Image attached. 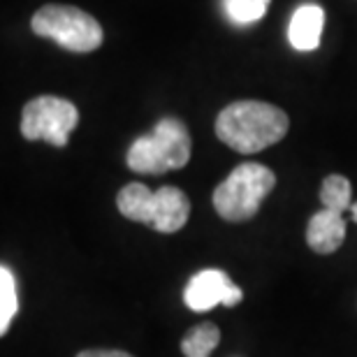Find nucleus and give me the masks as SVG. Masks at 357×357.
Here are the masks:
<instances>
[{
    "mask_svg": "<svg viewBox=\"0 0 357 357\" xmlns=\"http://www.w3.org/2000/svg\"><path fill=\"white\" fill-rule=\"evenodd\" d=\"M19 311V295H17V281L10 267H0V334H7L12 325V318Z\"/></svg>",
    "mask_w": 357,
    "mask_h": 357,
    "instance_id": "f8f14e48",
    "label": "nucleus"
},
{
    "mask_svg": "<svg viewBox=\"0 0 357 357\" xmlns=\"http://www.w3.org/2000/svg\"><path fill=\"white\" fill-rule=\"evenodd\" d=\"M244 295L241 288H237L230 276L220 269H202L190 278L183 290V302L190 311L206 313L213 306H237Z\"/></svg>",
    "mask_w": 357,
    "mask_h": 357,
    "instance_id": "0eeeda50",
    "label": "nucleus"
},
{
    "mask_svg": "<svg viewBox=\"0 0 357 357\" xmlns=\"http://www.w3.org/2000/svg\"><path fill=\"white\" fill-rule=\"evenodd\" d=\"M220 341V330L213 323H199L185 334L181 341V353L185 357H209Z\"/></svg>",
    "mask_w": 357,
    "mask_h": 357,
    "instance_id": "9d476101",
    "label": "nucleus"
},
{
    "mask_svg": "<svg viewBox=\"0 0 357 357\" xmlns=\"http://www.w3.org/2000/svg\"><path fill=\"white\" fill-rule=\"evenodd\" d=\"M79 123V112L66 98L40 96L31 100L21 112V135L26 139H45L52 146L63 149L70 132Z\"/></svg>",
    "mask_w": 357,
    "mask_h": 357,
    "instance_id": "423d86ee",
    "label": "nucleus"
},
{
    "mask_svg": "<svg viewBox=\"0 0 357 357\" xmlns=\"http://www.w3.org/2000/svg\"><path fill=\"white\" fill-rule=\"evenodd\" d=\"M116 206L128 220L144 223L165 234L178 232L190 216L188 195L174 185L151 190L144 183H128L119 190Z\"/></svg>",
    "mask_w": 357,
    "mask_h": 357,
    "instance_id": "f03ea898",
    "label": "nucleus"
},
{
    "mask_svg": "<svg viewBox=\"0 0 357 357\" xmlns=\"http://www.w3.org/2000/svg\"><path fill=\"white\" fill-rule=\"evenodd\" d=\"M77 357H132V355L123 351H84Z\"/></svg>",
    "mask_w": 357,
    "mask_h": 357,
    "instance_id": "4468645a",
    "label": "nucleus"
},
{
    "mask_svg": "<svg viewBox=\"0 0 357 357\" xmlns=\"http://www.w3.org/2000/svg\"><path fill=\"white\" fill-rule=\"evenodd\" d=\"M351 181L341 174H332L323 181V188H320V202H323L325 209H334L339 213L351 211Z\"/></svg>",
    "mask_w": 357,
    "mask_h": 357,
    "instance_id": "9b49d317",
    "label": "nucleus"
},
{
    "mask_svg": "<svg viewBox=\"0 0 357 357\" xmlns=\"http://www.w3.org/2000/svg\"><path fill=\"white\" fill-rule=\"evenodd\" d=\"M276 185V176L260 162H244L213 190V209L230 223L251 220Z\"/></svg>",
    "mask_w": 357,
    "mask_h": 357,
    "instance_id": "20e7f679",
    "label": "nucleus"
},
{
    "mask_svg": "<svg viewBox=\"0 0 357 357\" xmlns=\"http://www.w3.org/2000/svg\"><path fill=\"white\" fill-rule=\"evenodd\" d=\"M290 119L276 105L239 100L227 105L216 119L218 139L237 153H258L288 135Z\"/></svg>",
    "mask_w": 357,
    "mask_h": 357,
    "instance_id": "f257e3e1",
    "label": "nucleus"
},
{
    "mask_svg": "<svg viewBox=\"0 0 357 357\" xmlns=\"http://www.w3.org/2000/svg\"><path fill=\"white\" fill-rule=\"evenodd\" d=\"M325 12L320 5H302L297 7L290 19L288 40L297 52H313L320 45V35H323Z\"/></svg>",
    "mask_w": 357,
    "mask_h": 357,
    "instance_id": "1a4fd4ad",
    "label": "nucleus"
},
{
    "mask_svg": "<svg viewBox=\"0 0 357 357\" xmlns=\"http://www.w3.org/2000/svg\"><path fill=\"white\" fill-rule=\"evenodd\" d=\"M31 28L35 35L59 42L75 54L96 52L105 40L102 26L89 12L73 5H45L35 12Z\"/></svg>",
    "mask_w": 357,
    "mask_h": 357,
    "instance_id": "39448f33",
    "label": "nucleus"
},
{
    "mask_svg": "<svg viewBox=\"0 0 357 357\" xmlns=\"http://www.w3.org/2000/svg\"><path fill=\"white\" fill-rule=\"evenodd\" d=\"M346 239V220L344 213L334 209H320L313 213L306 227V244H309L316 253H334L337 248L344 244Z\"/></svg>",
    "mask_w": 357,
    "mask_h": 357,
    "instance_id": "6e6552de",
    "label": "nucleus"
},
{
    "mask_svg": "<svg viewBox=\"0 0 357 357\" xmlns=\"http://www.w3.org/2000/svg\"><path fill=\"white\" fill-rule=\"evenodd\" d=\"M351 213H353V220L357 223V202H353V204H351Z\"/></svg>",
    "mask_w": 357,
    "mask_h": 357,
    "instance_id": "2eb2a0df",
    "label": "nucleus"
},
{
    "mask_svg": "<svg viewBox=\"0 0 357 357\" xmlns=\"http://www.w3.org/2000/svg\"><path fill=\"white\" fill-rule=\"evenodd\" d=\"M269 3L271 0H223L227 19L237 26H248L260 21L265 17Z\"/></svg>",
    "mask_w": 357,
    "mask_h": 357,
    "instance_id": "ddd939ff",
    "label": "nucleus"
},
{
    "mask_svg": "<svg viewBox=\"0 0 357 357\" xmlns=\"http://www.w3.org/2000/svg\"><path fill=\"white\" fill-rule=\"evenodd\" d=\"M190 160V135L183 121L160 119L151 135L135 139L128 149L126 162L139 174H165L169 169H181Z\"/></svg>",
    "mask_w": 357,
    "mask_h": 357,
    "instance_id": "7ed1b4c3",
    "label": "nucleus"
}]
</instances>
